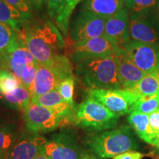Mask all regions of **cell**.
Segmentation results:
<instances>
[{"label": "cell", "mask_w": 159, "mask_h": 159, "mask_svg": "<svg viewBox=\"0 0 159 159\" xmlns=\"http://www.w3.org/2000/svg\"><path fill=\"white\" fill-rule=\"evenodd\" d=\"M41 65H49L65 47L62 33L51 21L27 22L18 33Z\"/></svg>", "instance_id": "6da1fadb"}, {"label": "cell", "mask_w": 159, "mask_h": 159, "mask_svg": "<svg viewBox=\"0 0 159 159\" xmlns=\"http://www.w3.org/2000/svg\"><path fill=\"white\" fill-rule=\"evenodd\" d=\"M114 54L77 63L75 77L89 89H122Z\"/></svg>", "instance_id": "7a4b0ae2"}, {"label": "cell", "mask_w": 159, "mask_h": 159, "mask_svg": "<svg viewBox=\"0 0 159 159\" xmlns=\"http://www.w3.org/2000/svg\"><path fill=\"white\" fill-rule=\"evenodd\" d=\"M85 146L97 159L114 158L139 148L133 129L128 125L94 133L87 139Z\"/></svg>", "instance_id": "3957f363"}, {"label": "cell", "mask_w": 159, "mask_h": 159, "mask_svg": "<svg viewBox=\"0 0 159 159\" xmlns=\"http://www.w3.org/2000/svg\"><path fill=\"white\" fill-rule=\"evenodd\" d=\"M119 116L100 102L88 97L75 107L71 119L79 128L90 132L99 133L116 128Z\"/></svg>", "instance_id": "277c9868"}, {"label": "cell", "mask_w": 159, "mask_h": 159, "mask_svg": "<svg viewBox=\"0 0 159 159\" xmlns=\"http://www.w3.org/2000/svg\"><path fill=\"white\" fill-rule=\"evenodd\" d=\"M41 153L51 159H97L69 130H62L47 138Z\"/></svg>", "instance_id": "5b68a950"}, {"label": "cell", "mask_w": 159, "mask_h": 159, "mask_svg": "<svg viewBox=\"0 0 159 159\" xmlns=\"http://www.w3.org/2000/svg\"><path fill=\"white\" fill-rule=\"evenodd\" d=\"M75 75L70 59L59 54L49 65L38 66L36 75L31 90V95H42L56 90L63 80Z\"/></svg>", "instance_id": "8992f818"}, {"label": "cell", "mask_w": 159, "mask_h": 159, "mask_svg": "<svg viewBox=\"0 0 159 159\" xmlns=\"http://www.w3.org/2000/svg\"><path fill=\"white\" fill-rule=\"evenodd\" d=\"M63 117L51 109L31 102L23 111V119L27 130L37 134L52 132L61 126Z\"/></svg>", "instance_id": "52a82bcc"}, {"label": "cell", "mask_w": 159, "mask_h": 159, "mask_svg": "<svg viewBox=\"0 0 159 159\" xmlns=\"http://www.w3.org/2000/svg\"><path fill=\"white\" fill-rule=\"evenodd\" d=\"M149 10L134 13L129 16L130 39L159 45V14Z\"/></svg>", "instance_id": "ba28073f"}, {"label": "cell", "mask_w": 159, "mask_h": 159, "mask_svg": "<svg viewBox=\"0 0 159 159\" xmlns=\"http://www.w3.org/2000/svg\"><path fill=\"white\" fill-rule=\"evenodd\" d=\"M88 97L119 116L130 114L139 96L128 89H89Z\"/></svg>", "instance_id": "9c48e42d"}, {"label": "cell", "mask_w": 159, "mask_h": 159, "mask_svg": "<svg viewBox=\"0 0 159 159\" xmlns=\"http://www.w3.org/2000/svg\"><path fill=\"white\" fill-rule=\"evenodd\" d=\"M118 48L114 43L102 35L73 43L69 47V59L72 63H78L89 58L114 54Z\"/></svg>", "instance_id": "30bf717a"}, {"label": "cell", "mask_w": 159, "mask_h": 159, "mask_svg": "<svg viewBox=\"0 0 159 159\" xmlns=\"http://www.w3.org/2000/svg\"><path fill=\"white\" fill-rule=\"evenodd\" d=\"M37 64L39 63L19 36L6 50L0 52V68L12 71L19 80L27 67Z\"/></svg>", "instance_id": "8fae6325"}, {"label": "cell", "mask_w": 159, "mask_h": 159, "mask_svg": "<svg viewBox=\"0 0 159 159\" xmlns=\"http://www.w3.org/2000/svg\"><path fill=\"white\" fill-rule=\"evenodd\" d=\"M106 20L83 9L71 25L69 36L73 43L102 36Z\"/></svg>", "instance_id": "7c38bea8"}, {"label": "cell", "mask_w": 159, "mask_h": 159, "mask_svg": "<svg viewBox=\"0 0 159 159\" xmlns=\"http://www.w3.org/2000/svg\"><path fill=\"white\" fill-rule=\"evenodd\" d=\"M122 48L139 69L150 73L159 69V45L131 41Z\"/></svg>", "instance_id": "4fadbf2b"}, {"label": "cell", "mask_w": 159, "mask_h": 159, "mask_svg": "<svg viewBox=\"0 0 159 159\" xmlns=\"http://www.w3.org/2000/svg\"><path fill=\"white\" fill-rule=\"evenodd\" d=\"M47 137L41 134L21 131L11 149L7 159H33L41 153V150L47 142Z\"/></svg>", "instance_id": "5bb4252c"}, {"label": "cell", "mask_w": 159, "mask_h": 159, "mask_svg": "<svg viewBox=\"0 0 159 159\" xmlns=\"http://www.w3.org/2000/svg\"><path fill=\"white\" fill-rule=\"evenodd\" d=\"M103 35L121 48L130 42V21L126 9H123L106 20Z\"/></svg>", "instance_id": "9a60e30c"}, {"label": "cell", "mask_w": 159, "mask_h": 159, "mask_svg": "<svg viewBox=\"0 0 159 159\" xmlns=\"http://www.w3.org/2000/svg\"><path fill=\"white\" fill-rule=\"evenodd\" d=\"M114 55L122 89L130 90L145 76L147 73L139 69L131 61L126 52L121 47H119Z\"/></svg>", "instance_id": "2e32d148"}, {"label": "cell", "mask_w": 159, "mask_h": 159, "mask_svg": "<svg viewBox=\"0 0 159 159\" xmlns=\"http://www.w3.org/2000/svg\"><path fill=\"white\" fill-rule=\"evenodd\" d=\"M32 103L51 109L63 118H71L75 106L66 102L57 89L42 95L32 97Z\"/></svg>", "instance_id": "e0dca14e"}, {"label": "cell", "mask_w": 159, "mask_h": 159, "mask_svg": "<svg viewBox=\"0 0 159 159\" xmlns=\"http://www.w3.org/2000/svg\"><path fill=\"white\" fill-rule=\"evenodd\" d=\"M128 121L130 126L142 140L149 144L158 146L159 139L151 128L148 114L132 111L129 114Z\"/></svg>", "instance_id": "ac0fdd59"}, {"label": "cell", "mask_w": 159, "mask_h": 159, "mask_svg": "<svg viewBox=\"0 0 159 159\" xmlns=\"http://www.w3.org/2000/svg\"><path fill=\"white\" fill-rule=\"evenodd\" d=\"M125 0H86L83 9L108 19L124 9Z\"/></svg>", "instance_id": "d6986e66"}, {"label": "cell", "mask_w": 159, "mask_h": 159, "mask_svg": "<svg viewBox=\"0 0 159 159\" xmlns=\"http://www.w3.org/2000/svg\"><path fill=\"white\" fill-rule=\"evenodd\" d=\"M21 132L16 123H7L0 126V159H7Z\"/></svg>", "instance_id": "ffe728a7"}, {"label": "cell", "mask_w": 159, "mask_h": 159, "mask_svg": "<svg viewBox=\"0 0 159 159\" xmlns=\"http://www.w3.org/2000/svg\"><path fill=\"white\" fill-rule=\"evenodd\" d=\"M2 97L5 105L16 111H24L32 102L30 92L22 84Z\"/></svg>", "instance_id": "44dd1931"}, {"label": "cell", "mask_w": 159, "mask_h": 159, "mask_svg": "<svg viewBox=\"0 0 159 159\" xmlns=\"http://www.w3.org/2000/svg\"><path fill=\"white\" fill-rule=\"evenodd\" d=\"M29 21L14 7L5 0H0V22L6 24L19 33Z\"/></svg>", "instance_id": "7402d4cb"}, {"label": "cell", "mask_w": 159, "mask_h": 159, "mask_svg": "<svg viewBox=\"0 0 159 159\" xmlns=\"http://www.w3.org/2000/svg\"><path fill=\"white\" fill-rule=\"evenodd\" d=\"M130 91L139 97L148 96L159 93V69L152 72L147 73Z\"/></svg>", "instance_id": "603a6c76"}, {"label": "cell", "mask_w": 159, "mask_h": 159, "mask_svg": "<svg viewBox=\"0 0 159 159\" xmlns=\"http://www.w3.org/2000/svg\"><path fill=\"white\" fill-rule=\"evenodd\" d=\"M158 109L159 93L152 95L139 97L132 107V111H138L148 115Z\"/></svg>", "instance_id": "cb8c5ba5"}, {"label": "cell", "mask_w": 159, "mask_h": 159, "mask_svg": "<svg viewBox=\"0 0 159 159\" xmlns=\"http://www.w3.org/2000/svg\"><path fill=\"white\" fill-rule=\"evenodd\" d=\"M80 1L82 0H67L64 8L55 20L57 27L63 35H67L71 16L77 4Z\"/></svg>", "instance_id": "d4e9b609"}, {"label": "cell", "mask_w": 159, "mask_h": 159, "mask_svg": "<svg viewBox=\"0 0 159 159\" xmlns=\"http://www.w3.org/2000/svg\"><path fill=\"white\" fill-rule=\"evenodd\" d=\"M21 84L19 78L12 71L0 68V94L2 95L14 90Z\"/></svg>", "instance_id": "484cf974"}, {"label": "cell", "mask_w": 159, "mask_h": 159, "mask_svg": "<svg viewBox=\"0 0 159 159\" xmlns=\"http://www.w3.org/2000/svg\"><path fill=\"white\" fill-rule=\"evenodd\" d=\"M18 38L19 35L14 29L0 22V52L6 50Z\"/></svg>", "instance_id": "4316f807"}, {"label": "cell", "mask_w": 159, "mask_h": 159, "mask_svg": "<svg viewBox=\"0 0 159 159\" xmlns=\"http://www.w3.org/2000/svg\"><path fill=\"white\" fill-rule=\"evenodd\" d=\"M57 89L66 102L75 106V75L67 77V78L63 80V81H61V83H60Z\"/></svg>", "instance_id": "83f0119b"}, {"label": "cell", "mask_w": 159, "mask_h": 159, "mask_svg": "<svg viewBox=\"0 0 159 159\" xmlns=\"http://www.w3.org/2000/svg\"><path fill=\"white\" fill-rule=\"evenodd\" d=\"M158 0H125L126 8L134 13L149 10L156 5Z\"/></svg>", "instance_id": "f1b7e54d"}, {"label": "cell", "mask_w": 159, "mask_h": 159, "mask_svg": "<svg viewBox=\"0 0 159 159\" xmlns=\"http://www.w3.org/2000/svg\"><path fill=\"white\" fill-rule=\"evenodd\" d=\"M10 5L17 9L26 20L32 19V7L27 0H5Z\"/></svg>", "instance_id": "f546056e"}, {"label": "cell", "mask_w": 159, "mask_h": 159, "mask_svg": "<svg viewBox=\"0 0 159 159\" xmlns=\"http://www.w3.org/2000/svg\"><path fill=\"white\" fill-rule=\"evenodd\" d=\"M67 0H47V11L52 19L56 20L64 8Z\"/></svg>", "instance_id": "4dcf8cb0"}, {"label": "cell", "mask_w": 159, "mask_h": 159, "mask_svg": "<svg viewBox=\"0 0 159 159\" xmlns=\"http://www.w3.org/2000/svg\"><path fill=\"white\" fill-rule=\"evenodd\" d=\"M149 122L152 130L159 139V109L149 114Z\"/></svg>", "instance_id": "1f68e13d"}, {"label": "cell", "mask_w": 159, "mask_h": 159, "mask_svg": "<svg viewBox=\"0 0 159 159\" xmlns=\"http://www.w3.org/2000/svg\"><path fill=\"white\" fill-rule=\"evenodd\" d=\"M144 156L145 155L142 153V152H137L136 150H133L119 154L118 156L114 157L113 159H142Z\"/></svg>", "instance_id": "d6a6232c"}, {"label": "cell", "mask_w": 159, "mask_h": 159, "mask_svg": "<svg viewBox=\"0 0 159 159\" xmlns=\"http://www.w3.org/2000/svg\"><path fill=\"white\" fill-rule=\"evenodd\" d=\"M31 7L35 8H40L43 6V4L47 2V0H27Z\"/></svg>", "instance_id": "836d02e7"}, {"label": "cell", "mask_w": 159, "mask_h": 159, "mask_svg": "<svg viewBox=\"0 0 159 159\" xmlns=\"http://www.w3.org/2000/svg\"><path fill=\"white\" fill-rule=\"evenodd\" d=\"M33 159H51V158H49L48 156H46V155L40 153L39 156H37L36 157H35V158H34Z\"/></svg>", "instance_id": "e575fe53"}, {"label": "cell", "mask_w": 159, "mask_h": 159, "mask_svg": "<svg viewBox=\"0 0 159 159\" xmlns=\"http://www.w3.org/2000/svg\"><path fill=\"white\" fill-rule=\"evenodd\" d=\"M1 103H2V104H4L5 105H5V101H4V99H3L2 95L1 94H0V104H1Z\"/></svg>", "instance_id": "d590c367"}, {"label": "cell", "mask_w": 159, "mask_h": 159, "mask_svg": "<svg viewBox=\"0 0 159 159\" xmlns=\"http://www.w3.org/2000/svg\"><path fill=\"white\" fill-rule=\"evenodd\" d=\"M157 148H159V144H158V146H157Z\"/></svg>", "instance_id": "8d00e7d4"}, {"label": "cell", "mask_w": 159, "mask_h": 159, "mask_svg": "<svg viewBox=\"0 0 159 159\" xmlns=\"http://www.w3.org/2000/svg\"><path fill=\"white\" fill-rule=\"evenodd\" d=\"M4 125V124H1V122H0V126H1V125Z\"/></svg>", "instance_id": "74e56055"}, {"label": "cell", "mask_w": 159, "mask_h": 159, "mask_svg": "<svg viewBox=\"0 0 159 159\" xmlns=\"http://www.w3.org/2000/svg\"><path fill=\"white\" fill-rule=\"evenodd\" d=\"M158 14H159V7H158Z\"/></svg>", "instance_id": "f35d334b"}]
</instances>
